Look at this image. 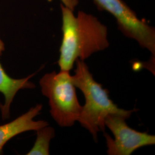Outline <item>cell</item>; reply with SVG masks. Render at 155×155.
<instances>
[{"label":"cell","instance_id":"6da1fadb","mask_svg":"<svg viewBox=\"0 0 155 155\" xmlns=\"http://www.w3.org/2000/svg\"><path fill=\"white\" fill-rule=\"evenodd\" d=\"M63 37L58 64L61 70L70 71L78 59L84 61L109 46L107 28L95 17L82 11L75 15L61 5Z\"/></svg>","mask_w":155,"mask_h":155},{"label":"cell","instance_id":"7a4b0ae2","mask_svg":"<svg viewBox=\"0 0 155 155\" xmlns=\"http://www.w3.org/2000/svg\"><path fill=\"white\" fill-rule=\"evenodd\" d=\"M75 64V69L71 80L85 98L78 122L91 134L97 143L98 133L105 132V120L109 114H118L127 119L134 111L138 110H127L119 108L110 98L109 91L94 79L84 61L78 59Z\"/></svg>","mask_w":155,"mask_h":155},{"label":"cell","instance_id":"3957f363","mask_svg":"<svg viewBox=\"0 0 155 155\" xmlns=\"http://www.w3.org/2000/svg\"><path fill=\"white\" fill-rule=\"evenodd\" d=\"M39 84L42 94L48 99L51 117L59 127H71L78 121L82 106L78 100L70 71L45 74Z\"/></svg>","mask_w":155,"mask_h":155},{"label":"cell","instance_id":"277c9868","mask_svg":"<svg viewBox=\"0 0 155 155\" xmlns=\"http://www.w3.org/2000/svg\"><path fill=\"white\" fill-rule=\"evenodd\" d=\"M97 8L109 13L116 20L118 29L126 37L135 40L155 55V29L136 14L122 0H93Z\"/></svg>","mask_w":155,"mask_h":155},{"label":"cell","instance_id":"5b68a950","mask_svg":"<svg viewBox=\"0 0 155 155\" xmlns=\"http://www.w3.org/2000/svg\"><path fill=\"white\" fill-rule=\"evenodd\" d=\"M125 117L110 114L105 120V127L113 133L114 139L104 132L108 155H130L139 148L155 144V136L137 131L127 125Z\"/></svg>","mask_w":155,"mask_h":155},{"label":"cell","instance_id":"8992f818","mask_svg":"<svg viewBox=\"0 0 155 155\" xmlns=\"http://www.w3.org/2000/svg\"><path fill=\"white\" fill-rule=\"evenodd\" d=\"M42 109L43 105L38 104L15 120L0 125V154H2L6 143L17 135L28 131H36L49 125L48 122L44 120H34L40 113Z\"/></svg>","mask_w":155,"mask_h":155},{"label":"cell","instance_id":"52a82bcc","mask_svg":"<svg viewBox=\"0 0 155 155\" xmlns=\"http://www.w3.org/2000/svg\"><path fill=\"white\" fill-rule=\"evenodd\" d=\"M35 74H31L22 79H14L10 77L0 63V93L4 95V104H0L1 116L3 120L10 117V109L12 103L17 92L22 89H32L35 85L29 79Z\"/></svg>","mask_w":155,"mask_h":155},{"label":"cell","instance_id":"ba28073f","mask_svg":"<svg viewBox=\"0 0 155 155\" xmlns=\"http://www.w3.org/2000/svg\"><path fill=\"white\" fill-rule=\"evenodd\" d=\"M37 137L33 147L28 152L27 155H50V141L55 136L54 128L49 125L41 127L38 130Z\"/></svg>","mask_w":155,"mask_h":155},{"label":"cell","instance_id":"9c48e42d","mask_svg":"<svg viewBox=\"0 0 155 155\" xmlns=\"http://www.w3.org/2000/svg\"><path fill=\"white\" fill-rule=\"evenodd\" d=\"M62 4L74 11L79 4V0H61Z\"/></svg>","mask_w":155,"mask_h":155},{"label":"cell","instance_id":"30bf717a","mask_svg":"<svg viewBox=\"0 0 155 155\" xmlns=\"http://www.w3.org/2000/svg\"><path fill=\"white\" fill-rule=\"evenodd\" d=\"M5 51V45L2 40L0 39V55Z\"/></svg>","mask_w":155,"mask_h":155}]
</instances>
